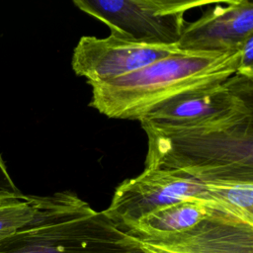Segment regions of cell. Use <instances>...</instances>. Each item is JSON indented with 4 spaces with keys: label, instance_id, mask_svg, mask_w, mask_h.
I'll use <instances>...</instances> for the list:
<instances>
[{
    "label": "cell",
    "instance_id": "1",
    "mask_svg": "<svg viewBox=\"0 0 253 253\" xmlns=\"http://www.w3.org/2000/svg\"><path fill=\"white\" fill-rule=\"evenodd\" d=\"M239 50L182 51L134 72L91 83L89 106L111 119L139 121L163 102L236 73Z\"/></svg>",
    "mask_w": 253,
    "mask_h": 253
},
{
    "label": "cell",
    "instance_id": "2",
    "mask_svg": "<svg viewBox=\"0 0 253 253\" xmlns=\"http://www.w3.org/2000/svg\"><path fill=\"white\" fill-rule=\"evenodd\" d=\"M32 196L33 217L0 241V253H148L137 237L71 191Z\"/></svg>",
    "mask_w": 253,
    "mask_h": 253
},
{
    "label": "cell",
    "instance_id": "3",
    "mask_svg": "<svg viewBox=\"0 0 253 253\" xmlns=\"http://www.w3.org/2000/svg\"><path fill=\"white\" fill-rule=\"evenodd\" d=\"M141 127L144 169L176 170L204 184L253 182V117L200 127Z\"/></svg>",
    "mask_w": 253,
    "mask_h": 253
},
{
    "label": "cell",
    "instance_id": "4",
    "mask_svg": "<svg viewBox=\"0 0 253 253\" xmlns=\"http://www.w3.org/2000/svg\"><path fill=\"white\" fill-rule=\"evenodd\" d=\"M209 0H74L87 15L105 24L111 36L131 42L176 44L190 9L212 4Z\"/></svg>",
    "mask_w": 253,
    "mask_h": 253
},
{
    "label": "cell",
    "instance_id": "5",
    "mask_svg": "<svg viewBox=\"0 0 253 253\" xmlns=\"http://www.w3.org/2000/svg\"><path fill=\"white\" fill-rule=\"evenodd\" d=\"M253 117V78L235 73L224 81L179 94L149 111L139 122L184 128L230 124Z\"/></svg>",
    "mask_w": 253,
    "mask_h": 253
},
{
    "label": "cell",
    "instance_id": "6",
    "mask_svg": "<svg viewBox=\"0 0 253 253\" xmlns=\"http://www.w3.org/2000/svg\"><path fill=\"white\" fill-rule=\"evenodd\" d=\"M190 200L211 204L207 185L180 171L144 169L116 188L104 211L121 229L128 232L148 213Z\"/></svg>",
    "mask_w": 253,
    "mask_h": 253
},
{
    "label": "cell",
    "instance_id": "7",
    "mask_svg": "<svg viewBox=\"0 0 253 253\" xmlns=\"http://www.w3.org/2000/svg\"><path fill=\"white\" fill-rule=\"evenodd\" d=\"M182 52L177 44L154 45L109 36H84L73 49L71 66L87 83H99L129 74L152 62Z\"/></svg>",
    "mask_w": 253,
    "mask_h": 253
},
{
    "label": "cell",
    "instance_id": "8",
    "mask_svg": "<svg viewBox=\"0 0 253 253\" xmlns=\"http://www.w3.org/2000/svg\"><path fill=\"white\" fill-rule=\"evenodd\" d=\"M138 239L148 253H253V225L219 209L184 232Z\"/></svg>",
    "mask_w": 253,
    "mask_h": 253
},
{
    "label": "cell",
    "instance_id": "9",
    "mask_svg": "<svg viewBox=\"0 0 253 253\" xmlns=\"http://www.w3.org/2000/svg\"><path fill=\"white\" fill-rule=\"evenodd\" d=\"M253 35V3L249 0L218 2L197 21L187 23L179 42L182 51L239 50Z\"/></svg>",
    "mask_w": 253,
    "mask_h": 253
},
{
    "label": "cell",
    "instance_id": "10",
    "mask_svg": "<svg viewBox=\"0 0 253 253\" xmlns=\"http://www.w3.org/2000/svg\"><path fill=\"white\" fill-rule=\"evenodd\" d=\"M215 206L190 200L156 210L143 216L128 233L139 237H163L184 232L207 217Z\"/></svg>",
    "mask_w": 253,
    "mask_h": 253
},
{
    "label": "cell",
    "instance_id": "11",
    "mask_svg": "<svg viewBox=\"0 0 253 253\" xmlns=\"http://www.w3.org/2000/svg\"><path fill=\"white\" fill-rule=\"evenodd\" d=\"M206 185L212 205L253 225V182H226Z\"/></svg>",
    "mask_w": 253,
    "mask_h": 253
},
{
    "label": "cell",
    "instance_id": "12",
    "mask_svg": "<svg viewBox=\"0 0 253 253\" xmlns=\"http://www.w3.org/2000/svg\"><path fill=\"white\" fill-rule=\"evenodd\" d=\"M35 211L32 195L0 200V241L30 221Z\"/></svg>",
    "mask_w": 253,
    "mask_h": 253
},
{
    "label": "cell",
    "instance_id": "13",
    "mask_svg": "<svg viewBox=\"0 0 253 253\" xmlns=\"http://www.w3.org/2000/svg\"><path fill=\"white\" fill-rule=\"evenodd\" d=\"M236 73L253 78V35L244 41L239 49V62Z\"/></svg>",
    "mask_w": 253,
    "mask_h": 253
},
{
    "label": "cell",
    "instance_id": "14",
    "mask_svg": "<svg viewBox=\"0 0 253 253\" xmlns=\"http://www.w3.org/2000/svg\"><path fill=\"white\" fill-rule=\"evenodd\" d=\"M22 195L23 193L15 185L12 177L7 170L6 163L2 155L0 154V200L19 197Z\"/></svg>",
    "mask_w": 253,
    "mask_h": 253
}]
</instances>
